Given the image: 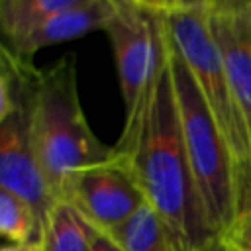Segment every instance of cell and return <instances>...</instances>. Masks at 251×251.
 Returning a JSON list of instances; mask_svg holds the SVG:
<instances>
[{
    "label": "cell",
    "mask_w": 251,
    "mask_h": 251,
    "mask_svg": "<svg viewBox=\"0 0 251 251\" xmlns=\"http://www.w3.org/2000/svg\"><path fill=\"white\" fill-rule=\"evenodd\" d=\"M208 18L231 96L251 135V2L208 0Z\"/></svg>",
    "instance_id": "7"
},
{
    "label": "cell",
    "mask_w": 251,
    "mask_h": 251,
    "mask_svg": "<svg viewBox=\"0 0 251 251\" xmlns=\"http://www.w3.org/2000/svg\"><path fill=\"white\" fill-rule=\"evenodd\" d=\"M63 200L73 204L82 218L102 233L126 222L145 204V196L131 169L116 155L80 171L71 180Z\"/></svg>",
    "instance_id": "6"
},
{
    "label": "cell",
    "mask_w": 251,
    "mask_h": 251,
    "mask_svg": "<svg viewBox=\"0 0 251 251\" xmlns=\"http://www.w3.org/2000/svg\"><path fill=\"white\" fill-rule=\"evenodd\" d=\"M106 235L122 251H176L165 222L147 202Z\"/></svg>",
    "instance_id": "11"
},
{
    "label": "cell",
    "mask_w": 251,
    "mask_h": 251,
    "mask_svg": "<svg viewBox=\"0 0 251 251\" xmlns=\"http://www.w3.org/2000/svg\"><path fill=\"white\" fill-rule=\"evenodd\" d=\"M169 35L214 116L235 173L237 216L251 210V135L235 106L214 39L208 0H159Z\"/></svg>",
    "instance_id": "3"
},
{
    "label": "cell",
    "mask_w": 251,
    "mask_h": 251,
    "mask_svg": "<svg viewBox=\"0 0 251 251\" xmlns=\"http://www.w3.org/2000/svg\"><path fill=\"white\" fill-rule=\"evenodd\" d=\"M43 222L18 194L0 188V237L6 243H39Z\"/></svg>",
    "instance_id": "13"
},
{
    "label": "cell",
    "mask_w": 251,
    "mask_h": 251,
    "mask_svg": "<svg viewBox=\"0 0 251 251\" xmlns=\"http://www.w3.org/2000/svg\"><path fill=\"white\" fill-rule=\"evenodd\" d=\"M18 106H20V96L12 69L6 59V43L2 39L0 41V127L12 118Z\"/></svg>",
    "instance_id": "14"
},
{
    "label": "cell",
    "mask_w": 251,
    "mask_h": 251,
    "mask_svg": "<svg viewBox=\"0 0 251 251\" xmlns=\"http://www.w3.org/2000/svg\"><path fill=\"white\" fill-rule=\"evenodd\" d=\"M104 31L114 49L126 108L122 131H129L139 122L167 57V25L161 2L116 0V14Z\"/></svg>",
    "instance_id": "5"
},
{
    "label": "cell",
    "mask_w": 251,
    "mask_h": 251,
    "mask_svg": "<svg viewBox=\"0 0 251 251\" xmlns=\"http://www.w3.org/2000/svg\"><path fill=\"white\" fill-rule=\"evenodd\" d=\"M90 251H122V249L106 233L96 231V237H94V243H92V249Z\"/></svg>",
    "instance_id": "16"
},
{
    "label": "cell",
    "mask_w": 251,
    "mask_h": 251,
    "mask_svg": "<svg viewBox=\"0 0 251 251\" xmlns=\"http://www.w3.org/2000/svg\"><path fill=\"white\" fill-rule=\"evenodd\" d=\"M0 41H2V37H0Z\"/></svg>",
    "instance_id": "19"
},
{
    "label": "cell",
    "mask_w": 251,
    "mask_h": 251,
    "mask_svg": "<svg viewBox=\"0 0 251 251\" xmlns=\"http://www.w3.org/2000/svg\"><path fill=\"white\" fill-rule=\"evenodd\" d=\"M18 96V110L0 127V188L24 198L39 214L43 222L51 206L57 202V198L53 196L37 163L29 137L27 114L20 90Z\"/></svg>",
    "instance_id": "8"
},
{
    "label": "cell",
    "mask_w": 251,
    "mask_h": 251,
    "mask_svg": "<svg viewBox=\"0 0 251 251\" xmlns=\"http://www.w3.org/2000/svg\"><path fill=\"white\" fill-rule=\"evenodd\" d=\"M96 229L67 200H57L43 220L41 251H90Z\"/></svg>",
    "instance_id": "10"
},
{
    "label": "cell",
    "mask_w": 251,
    "mask_h": 251,
    "mask_svg": "<svg viewBox=\"0 0 251 251\" xmlns=\"http://www.w3.org/2000/svg\"><path fill=\"white\" fill-rule=\"evenodd\" d=\"M114 155L131 169L145 202L165 222L176 251H200L216 239L188 163L167 57L139 122L122 131Z\"/></svg>",
    "instance_id": "1"
},
{
    "label": "cell",
    "mask_w": 251,
    "mask_h": 251,
    "mask_svg": "<svg viewBox=\"0 0 251 251\" xmlns=\"http://www.w3.org/2000/svg\"><path fill=\"white\" fill-rule=\"evenodd\" d=\"M167 25V24H165ZM169 65L173 76V88L178 108V120L182 139L188 155V163L194 175V182L208 218V224L216 237H224L237 218V192L233 163L226 145V139L210 114L202 92L192 78L186 63L178 55L169 29Z\"/></svg>",
    "instance_id": "4"
},
{
    "label": "cell",
    "mask_w": 251,
    "mask_h": 251,
    "mask_svg": "<svg viewBox=\"0 0 251 251\" xmlns=\"http://www.w3.org/2000/svg\"><path fill=\"white\" fill-rule=\"evenodd\" d=\"M0 251H41L39 243H0Z\"/></svg>",
    "instance_id": "17"
},
{
    "label": "cell",
    "mask_w": 251,
    "mask_h": 251,
    "mask_svg": "<svg viewBox=\"0 0 251 251\" xmlns=\"http://www.w3.org/2000/svg\"><path fill=\"white\" fill-rule=\"evenodd\" d=\"M233 251H251V210L239 214L231 229L224 235Z\"/></svg>",
    "instance_id": "15"
},
{
    "label": "cell",
    "mask_w": 251,
    "mask_h": 251,
    "mask_svg": "<svg viewBox=\"0 0 251 251\" xmlns=\"http://www.w3.org/2000/svg\"><path fill=\"white\" fill-rule=\"evenodd\" d=\"M116 14V0H73L65 10L49 18L39 29L16 47L18 57L31 61L37 51L63 41L82 37L90 31H104Z\"/></svg>",
    "instance_id": "9"
},
{
    "label": "cell",
    "mask_w": 251,
    "mask_h": 251,
    "mask_svg": "<svg viewBox=\"0 0 251 251\" xmlns=\"http://www.w3.org/2000/svg\"><path fill=\"white\" fill-rule=\"evenodd\" d=\"M73 0H0V37L16 47Z\"/></svg>",
    "instance_id": "12"
},
{
    "label": "cell",
    "mask_w": 251,
    "mask_h": 251,
    "mask_svg": "<svg viewBox=\"0 0 251 251\" xmlns=\"http://www.w3.org/2000/svg\"><path fill=\"white\" fill-rule=\"evenodd\" d=\"M200 251H233V249L229 247V243H227L224 237H216V239H212L208 245H204Z\"/></svg>",
    "instance_id": "18"
},
{
    "label": "cell",
    "mask_w": 251,
    "mask_h": 251,
    "mask_svg": "<svg viewBox=\"0 0 251 251\" xmlns=\"http://www.w3.org/2000/svg\"><path fill=\"white\" fill-rule=\"evenodd\" d=\"M6 59L25 106L29 137L41 173L53 196L63 200L71 180L80 171L114 157V145L102 143L86 122L73 53L37 69L6 43Z\"/></svg>",
    "instance_id": "2"
}]
</instances>
